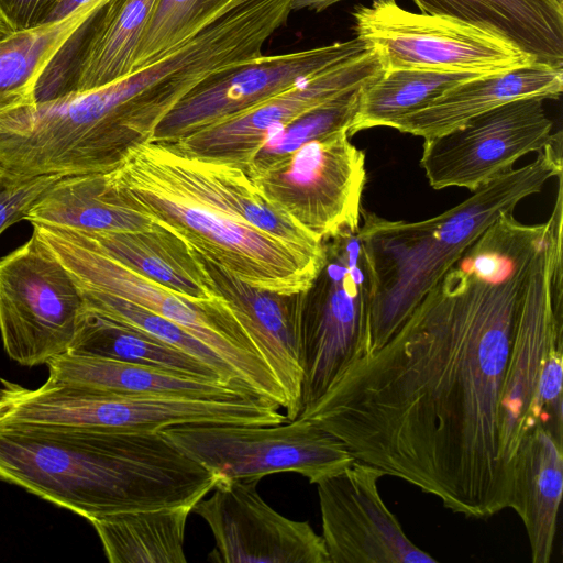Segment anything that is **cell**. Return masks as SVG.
<instances>
[{"label":"cell","mask_w":563,"mask_h":563,"mask_svg":"<svg viewBox=\"0 0 563 563\" xmlns=\"http://www.w3.org/2000/svg\"><path fill=\"white\" fill-rule=\"evenodd\" d=\"M280 410L253 396H120L47 379L29 388L0 378V428L162 432L184 424L271 426L288 420Z\"/></svg>","instance_id":"5"},{"label":"cell","mask_w":563,"mask_h":563,"mask_svg":"<svg viewBox=\"0 0 563 563\" xmlns=\"http://www.w3.org/2000/svg\"><path fill=\"white\" fill-rule=\"evenodd\" d=\"M120 199L181 238L189 247L256 288L308 290L322 255H314L218 210L184 191L133 148L108 172Z\"/></svg>","instance_id":"4"},{"label":"cell","mask_w":563,"mask_h":563,"mask_svg":"<svg viewBox=\"0 0 563 563\" xmlns=\"http://www.w3.org/2000/svg\"><path fill=\"white\" fill-rule=\"evenodd\" d=\"M158 0H108L64 42L42 73L35 102L99 89L134 70Z\"/></svg>","instance_id":"18"},{"label":"cell","mask_w":563,"mask_h":563,"mask_svg":"<svg viewBox=\"0 0 563 563\" xmlns=\"http://www.w3.org/2000/svg\"><path fill=\"white\" fill-rule=\"evenodd\" d=\"M543 240L528 275L500 401V443L511 466L521 439L532 430L533 404L549 347L563 339V176Z\"/></svg>","instance_id":"10"},{"label":"cell","mask_w":563,"mask_h":563,"mask_svg":"<svg viewBox=\"0 0 563 563\" xmlns=\"http://www.w3.org/2000/svg\"><path fill=\"white\" fill-rule=\"evenodd\" d=\"M135 148L153 167L194 198L298 250L323 254L322 240L299 227L271 202L241 168L186 157L158 142H147Z\"/></svg>","instance_id":"20"},{"label":"cell","mask_w":563,"mask_h":563,"mask_svg":"<svg viewBox=\"0 0 563 563\" xmlns=\"http://www.w3.org/2000/svg\"><path fill=\"white\" fill-rule=\"evenodd\" d=\"M25 220L78 232L147 231L157 224L120 199L107 173L60 177L33 205Z\"/></svg>","instance_id":"26"},{"label":"cell","mask_w":563,"mask_h":563,"mask_svg":"<svg viewBox=\"0 0 563 563\" xmlns=\"http://www.w3.org/2000/svg\"><path fill=\"white\" fill-rule=\"evenodd\" d=\"M60 177L46 175L11 178L0 174V234L13 223L25 219L33 205Z\"/></svg>","instance_id":"35"},{"label":"cell","mask_w":563,"mask_h":563,"mask_svg":"<svg viewBox=\"0 0 563 563\" xmlns=\"http://www.w3.org/2000/svg\"><path fill=\"white\" fill-rule=\"evenodd\" d=\"M364 87V86H363ZM361 88L343 93L302 114L287 125L269 132L261 150L244 170H261L303 144L339 130H347L354 118Z\"/></svg>","instance_id":"33"},{"label":"cell","mask_w":563,"mask_h":563,"mask_svg":"<svg viewBox=\"0 0 563 563\" xmlns=\"http://www.w3.org/2000/svg\"><path fill=\"white\" fill-rule=\"evenodd\" d=\"M383 71L373 48L346 63L328 68L229 119L173 142H158L176 154L245 170L266 135L302 114L374 80Z\"/></svg>","instance_id":"15"},{"label":"cell","mask_w":563,"mask_h":563,"mask_svg":"<svg viewBox=\"0 0 563 563\" xmlns=\"http://www.w3.org/2000/svg\"><path fill=\"white\" fill-rule=\"evenodd\" d=\"M0 481L90 522L125 511L194 507L218 477L161 432L0 428Z\"/></svg>","instance_id":"2"},{"label":"cell","mask_w":563,"mask_h":563,"mask_svg":"<svg viewBox=\"0 0 563 563\" xmlns=\"http://www.w3.org/2000/svg\"><path fill=\"white\" fill-rule=\"evenodd\" d=\"M59 0H0V16L13 32L45 24Z\"/></svg>","instance_id":"36"},{"label":"cell","mask_w":563,"mask_h":563,"mask_svg":"<svg viewBox=\"0 0 563 563\" xmlns=\"http://www.w3.org/2000/svg\"><path fill=\"white\" fill-rule=\"evenodd\" d=\"M12 32L13 30L10 27V25L0 16V40L10 35Z\"/></svg>","instance_id":"39"},{"label":"cell","mask_w":563,"mask_h":563,"mask_svg":"<svg viewBox=\"0 0 563 563\" xmlns=\"http://www.w3.org/2000/svg\"><path fill=\"white\" fill-rule=\"evenodd\" d=\"M47 380L120 396L233 398L236 387L107 357L67 352L49 360ZM254 397V396H253Z\"/></svg>","instance_id":"24"},{"label":"cell","mask_w":563,"mask_h":563,"mask_svg":"<svg viewBox=\"0 0 563 563\" xmlns=\"http://www.w3.org/2000/svg\"><path fill=\"white\" fill-rule=\"evenodd\" d=\"M75 232L125 267L187 298L217 297L188 244L158 223L147 231Z\"/></svg>","instance_id":"25"},{"label":"cell","mask_w":563,"mask_h":563,"mask_svg":"<svg viewBox=\"0 0 563 563\" xmlns=\"http://www.w3.org/2000/svg\"><path fill=\"white\" fill-rule=\"evenodd\" d=\"M233 0H158L137 49L134 71L157 62L214 20Z\"/></svg>","instance_id":"32"},{"label":"cell","mask_w":563,"mask_h":563,"mask_svg":"<svg viewBox=\"0 0 563 563\" xmlns=\"http://www.w3.org/2000/svg\"><path fill=\"white\" fill-rule=\"evenodd\" d=\"M82 308L79 288L34 230L0 258V335L12 361L33 367L67 353Z\"/></svg>","instance_id":"9"},{"label":"cell","mask_w":563,"mask_h":563,"mask_svg":"<svg viewBox=\"0 0 563 563\" xmlns=\"http://www.w3.org/2000/svg\"><path fill=\"white\" fill-rule=\"evenodd\" d=\"M68 352L135 363L229 385L197 358L85 306Z\"/></svg>","instance_id":"28"},{"label":"cell","mask_w":563,"mask_h":563,"mask_svg":"<svg viewBox=\"0 0 563 563\" xmlns=\"http://www.w3.org/2000/svg\"><path fill=\"white\" fill-rule=\"evenodd\" d=\"M323 261L305 291L300 412L369 352L376 276L361 224L322 240Z\"/></svg>","instance_id":"7"},{"label":"cell","mask_w":563,"mask_h":563,"mask_svg":"<svg viewBox=\"0 0 563 563\" xmlns=\"http://www.w3.org/2000/svg\"><path fill=\"white\" fill-rule=\"evenodd\" d=\"M191 251L209 278L211 290L227 301L284 390L287 419H296L301 409L300 350L305 291L285 295L253 287L199 252Z\"/></svg>","instance_id":"19"},{"label":"cell","mask_w":563,"mask_h":563,"mask_svg":"<svg viewBox=\"0 0 563 563\" xmlns=\"http://www.w3.org/2000/svg\"><path fill=\"white\" fill-rule=\"evenodd\" d=\"M33 230L79 289L125 299L174 321L216 352L249 394L287 408L284 390L223 298H187L125 267L75 231L45 225Z\"/></svg>","instance_id":"6"},{"label":"cell","mask_w":563,"mask_h":563,"mask_svg":"<svg viewBox=\"0 0 563 563\" xmlns=\"http://www.w3.org/2000/svg\"><path fill=\"white\" fill-rule=\"evenodd\" d=\"M108 0H59L56 7L48 15L46 23L57 22L81 8L93 3H106Z\"/></svg>","instance_id":"37"},{"label":"cell","mask_w":563,"mask_h":563,"mask_svg":"<svg viewBox=\"0 0 563 563\" xmlns=\"http://www.w3.org/2000/svg\"><path fill=\"white\" fill-rule=\"evenodd\" d=\"M260 479L222 481L192 512L210 527L209 560L225 563H330L322 536L308 521L284 517L258 494Z\"/></svg>","instance_id":"17"},{"label":"cell","mask_w":563,"mask_h":563,"mask_svg":"<svg viewBox=\"0 0 563 563\" xmlns=\"http://www.w3.org/2000/svg\"><path fill=\"white\" fill-rule=\"evenodd\" d=\"M192 507L134 510L90 521L110 563H185V529Z\"/></svg>","instance_id":"27"},{"label":"cell","mask_w":563,"mask_h":563,"mask_svg":"<svg viewBox=\"0 0 563 563\" xmlns=\"http://www.w3.org/2000/svg\"><path fill=\"white\" fill-rule=\"evenodd\" d=\"M349 137L347 130L322 135L246 175L271 202L320 240L357 230L365 155Z\"/></svg>","instance_id":"11"},{"label":"cell","mask_w":563,"mask_h":563,"mask_svg":"<svg viewBox=\"0 0 563 563\" xmlns=\"http://www.w3.org/2000/svg\"><path fill=\"white\" fill-rule=\"evenodd\" d=\"M104 3L81 8L65 19L12 32L0 40V115L35 102L37 81L69 35Z\"/></svg>","instance_id":"30"},{"label":"cell","mask_w":563,"mask_h":563,"mask_svg":"<svg viewBox=\"0 0 563 563\" xmlns=\"http://www.w3.org/2000/svg\"><path fill=\"white\" fill-rule=\"evenodd\" d=\"M563 175L562 135L529 164L512 168L443 213L422 221H393L362 209L361 230L376 276L369 352L379 350L421 299L498 217Z\"/></svg>","instance_id":"3"},{"label":"cell","mask_w":563,"mask_h":563,"mask_svg":"<svg viewBox=\"0 0 563 563\" xmlns=\"http://www.w3.org/2000/svg\"><path fill=\"white\" fill-rule=\"evenodd\" d=\"M563 490V444L536 426L511 461V508L523 522L533 563L551 561Z\"/></svg>","instance_id":"23"},{"label":"cell","mask_w":563,"mask_h":563,"mask_svg":"<svg viewBox=\"0 0 563 563\" xmlns=\"http://www.w3.org/2000/svg\"><path fill=\"white\" fill-rule=\"evenodd\" d=\"M562 90L563 67L533 62L462 81L390 128L428 139L507 102L532 97L556 99Z\"/></svg>","instance_id":"21"},{"label":"cell","mask_w":563,"mask_h":563,"mask_svg":"<svg viewBox=\"0 0 563 563\" xmlns=\"http://www.w3.org/2000/svg\"><path fill=\"white\" fill-rule=\"evenodd\" d=\"M342 0H291V11H298L302 9L312 10L316 12L323 11L332 4ZM389 1V0H372V3Z\"/></svg>","instance_id":"38"},{"label":"cell","mask_w":563,"mask_h":563,"mask_svg":"<svg viewBox=\"0 0 563 563\" xmlns=\"http://www.w3.org/2000/svg\"><path fill=\"white\" fill-rule=\"evenodd\" d=\"M541 98L517 99L424 139L420 165L434 189L463 187L475 191L512 169L522 156L553 143Z\"/></svg>","instance_id":"13"},{"label":"cell","mask_w":563,"mask_h":563,"mask_svg":"<svg viewBox=\"0 0 563 563\" xmlns=\"http://www.w3.org/2000/svg\"><path fill=\"white\" fill-rule=\"evenodd\" d=\"M503 37L534 62L563 67V0H412Z\"/></svg>","instance_id":"22"},{"label":"cell","mask_w":563,"mask_h":563,"mask_svg":"<svg viewBox=\"0 0 563 563\" xmlns=\"http://www.w3.org/2000/svg\"><path fill=\"white\" fill-rule=\"evenodd\" d=\"M563 339L551 344L540 373L533 404L534 426L563 444Z\"/></svg>","instance_id":"34"},{"label":"cell","mask_w":563,"mask_h":563,"mask_svg":"<svg viewBox=\"0 0 563 563\" xmlns=\"http://www.w3.org/2000/svg\"><path fill=\"white\" fill-rule=\"evenodd\" d=\"M488 73L393 68L362 87L349 136L376 126H388L424 108L451 87Z\"/></svg>","instance_id":"29"},{"label":"cell","mask_w":563,"mask_h":563,"mask_svg":"<svg viewBox=\"0 0 563 563\" xmlns=\"http://www.w3.org/2000/svg\"><path fill=\"white\" fill-rule=\"evenodd\" d=\"M369 47L354 37L310 49L258 56L212 75L188 92L158 123L151 142H173L239 114Z\"/></svg>","instance_id":"14"},{"label":"cell","mask_w":563,"mask_h":563,"mask_svg":"<svg viewBox=\"0 0 563 563\" xmlns=\"http://www.w3.org/2000/svg\"><path fill=\"white\" fill-rule=\"evenodd\" d=\"M161 433L218 482L292 472L317 484L356 460L341 440L301 417L271 426L184 424Z\"/></svg>","instance_id":"8"},{"label":"cell","mask_w":563,"mask_h":563,"mask_svg":"<svg viewBox=\"0 0 563 563\" xmlns=\"http://www.w3.org/2000/svg\"><path fill=\"white\" fill-rule=\"evenodd\" d=\"M353 18L356 37L383 69L497 73L534 62L503 37L452 18L409 12L396 0L356 5Z\"/></svg>","instance_id":"12"},{"label":"cell","mask_w":563,"mask_h":563,"mask_svg":"<svg viewBox=\"0 0 563 563\" xmlns=\"http://www.w3.org/2000/svg\"><path fill=\"white\" fill-rule=\"evenodd\" d=\"M79 290L86 308L197 358L210 366L222 382L246 391L230 366L179 324L125 299L95 290Z\"/></svg>","instance_id":"31"},{"label":"cell","mask_w":563,"mask_h":563,"mask_svg":"<svg viewBox=\"0 0 563 563\" xmlns=\"http://www.w3.org/2000/svg\"><path fill=\"white\" fill-rule=\"evenodd\" d=\"M547 225L505 212L376 352L298 417L455 514L508 508L500 401L532 258Z\"/></svg>","instance_id":"1"},{"label":"cell","mask_w":563,"mask_h":563,"mask_svg":"<svg viewBox=\"0 0 563 563\" xmlns=\"http://www.w3.org/2000/svg\"><path fill=\"white\" fill-rule=\"evenodd\" d=\"M386 473L355 460L317 483L322 539L330 563L437 562L404 532L378 492Z\"/></svg>","instance_id":"16"}]
</instances>
